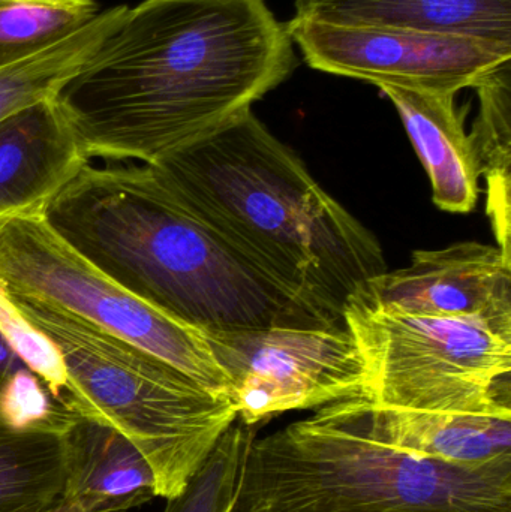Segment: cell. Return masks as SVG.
<instances>
[{
  "label": "cell",
  "mask_w": 511,
  "mask_h": 512,
  "mask_svg": "<svg viewBox=\"0 0 511 512\" xmlns=\"http://www.w3.org/2000/svg\"><path fill=\"white\" fill-rule=\"evenodd\" d=\"M344 324L366 370L365 397L389 408L511 415V331L408 315L348 298Z\"/></svg>",
  "instance_id": "8992f818"
},
{
  "label": "cell",
  "mask_w": 511,
  "mask_h": 512,
  "mask_svg": "<svg viewBox=\"0 0 511 512\" xmlns=\"http://www.w3.org/2000/svg\"><path fill=\"white\" fill-rule=\"evenodd\" d=\"M0 285L9 295L78 316L230 397V382L203 331L114 282L50 227L44 210L0 213Z\"/></svg>",
  "instance_id": "52a82bcc"
},
{
  "label": "cell",
  "mask_w": 511,
  "mask_h": 512,
  "mask_svg": "<svg viewBox=\"0 0 511 512\" xmlns=\"http://www.w3.org/2000/svg\"><path fill=\"white\" fill-rule=\"evenodd\" d=\"M26 2H68V0H26Z\"/></svg>",
  "instance_id": "d4e9b609"
},
{
  "label": "cell",
  "mask_w": 511,
  "mask_h": 512,
  "mask_svg": "<svg viewBox=\"0 0 511 512\" xmlns=\"http://www.w3.org/2000/svg\"><path fill=\"white\" fill-rule=\"evenodd\" d=\"M77 415L51 396L47 385L21 366L0 390V423L14 432L63 433Z\"/></svg>",
  "instance_id": "44dd1931"
},
{
  "label": "cell",
  "mask_w": 511,
  "mask_h": 512,
  "mask_svg": "<svg viewBox=\"0 0 511 512\" xmlns=\"http://www.w3.org/2000/svg\"><path fill=\"white\" fill-rule=\"evenodd\" d=\"M357 405L375 436L437 462L483 466L511 456V415L389 408L365 396Z\"/></svg>",
  "instance_id": "4fadbf2b"
},
{
  "label": "cell",
  "mask_w": 511,
  "mask_h": 512,
  "mask_svg": "<svg viewBox=\"0 0 511 512\" xmlns=\"http://www.w3.org/2000/svg\"><path fill=\"white\" fill-rule=\"evenodd\" d=\"M236 512H511V456L458 466L402 450L353 397L252 438Z\"/></svg>",
  "instance_id": "277c9868"
},
{
  "label": "cell",
  "mask_w": 511,
  "mask_h": 512,
  "mask_svg": "<svg viewBox=\"0 0 511 512\" xmlns=\"http://www.w3.org/2000/svg\"><path fill=\"white\" fill-rule=\"evenodd\" d=\"M89 162L56 99L0 120V213L44 210Z\"/></svg>",
  "instance_id": "8fae6325"
},
{
  "label": "cell",
  "mask_w": 511,
  "mask_h": 512,
  "mask_svg": "<svg viewBox=\"0 0 511 512\" xmlns=\"http://www.w3.org/2000/svg\"><path fill=\"white\" fill-rule=\"evenodd\" d=\"M62 433H20L0 423V512H35L63 492Z\"/></svg>",
  "instance_id": "ac0fdd59"
},
{
  "label": "cell",
  "mask_w": 511,
  "mask_h": 512,
  "mask_svg": "<svg viewBox=\"0 0 511 512\" xmlns=\"http://www.w3.org/2000/svg\"><path fill=\"white\" fill-rule=\"evenodd\" d=\"M351 297L393 312L474 319L511 331V259L498 246L476 242L417 251L408 267L372 277Z\"/></svg>",
  "instance_id": "30bf717a"
},
{
  "label": "cell",
  "mask_w": 511,
  "mask_h": 512,
  "mask_svg": "<svg viewBox=\"0 0 511 512\" xmlns=\"http://www.w3.org/2000/svg\"><path fill=\"white\" fill-rule=\"evenodd\" d=\"M287 29L312 69L377 87L456 95L511 62V44L473 36L297 17Z\"/></svg>",
  "instance_id": "9c48e42d"
},
{
  "label": "cell",
  "mask_w": 511,
  "mask_h": 512,
  "mask_svg": "<svg viewBox=\"0 0 511 512\" xmlns=\"http://www.w3.org/2000/svg\"><path fill=\"white\" fill-rule=\"evenodd\" d=\"M204 336L245 426L365 396V364L345 324L213 330Z\"/></svg>",
  "instance_id": "ba28073f"
},
{
  "label": "cell",
  "mask_w": 511,
  "mask_h": 512,
  "mask_svg": "<svg viewBox=\"0 0 511 512\" xmlns=\"http://www.w3.org/2000/svg\"><path fill=\"white\" fill-rule=\"evenodd\" d=\"M294 17L511 44V0H294Z\"/></svg>",
  "instance_id": "9a60e30c"
},
{
  "label": "cell",
  "mask_w": 511,
  "mask_h": 512,
  "mask_svg": "<svg viewBox=\"0 0 511 512\" xmlns=\"http://www.w3.org/2000/svg\"><path fill=\"white\" fill-rule=\"evenodd\" d=\"M63 498L128 512L156 498L143 454L117 430L77 417L62 433Z\"/></svg>",
  "instance_id": "5bb4252c"
},
{
  "label": "cell",
  "mask_w": 511,
  "mask_h": 512,
  "mask_svg": "<svg viewBox=\"0 0 511 512\" xmlns=\"http://www.w3.org/2000/svg\"><path fill=\"white\" fill-rule=\"evenodd\" d=\"M296 66L267 0H143L56 101L87 161L152 165L251 111Z\"/></svg>",
  "instance_id": "6da1fadb"
},
{
  "label": "cell",
  "mask_w": 511,
  "mask_h": 512,
  "mask_svg": "<svg viewBox=\"0 0 511 512\" xmlns=\"http://www.w3.org/2000/svg\"><path fill=\"white\" fill-rule=\"evenodd\" d=\"M128 6L99 12L77 32L44 51L0 68V120L45 99H56L102 42L122 23Z\"/></svg>",
  "instance_id": "2e32d148"
},
{
  "label": "cell",
  "mask_w": 511,
  "mask_h": 512,
  "mask_svg": "<svg viewBox=\"0 0 511 512\" xmlns=\"http://www.w3.org/2000/svg\"><path fill=\"white\" fill-rule=\"evenodd\" d=\"M44 216L126 291L203 333L344 325L261 273L192 213L152 165L90 161Z\"/></svg>",
  "instance_id": "7a4b0ae2"
},
{
  "label": "cell",
  "mask_w": 511,
  "mask_h": 512,
  "mask_svg": "<svg viewBox=\"0 0 511 512\" xmlns=\"http://www.w3.org/2000/svg\"><path fill=\"white\" fill-rule=\"evenodd\" d=\"M0 334L24 366L35 373L50 390L51 396L60 402L65 394V364L53 342L26 321L14 306L3 286L0 285Z\"/></svg>",
  "instance_id": "7402d4cb"
},
{
  "label": "cell",
  "mask_w": 511,
  "mask_h": 512,
  "mask_svg": "<svg viewBox=\"0 0 511 512\" xmlns=\"http://www.w3.org/2000/svg\"><path fill=\"white\" fill-rule=\"evenodd\" d=\"M21 366H24L23 361L12 352V349L9 348L8 343H6V340L3 339L2 334H0V390H2L6 381H8Z\"/></svg>",
  "instance_id": "603a6c76"
},
{
  "label": "cell",
  "mask_w": 511,
  "mask_h": 512,
  "mask_svg": "<svg viewBox=\"0 0 511 512\" xmlns=\"http://www.w3.org/2000/svg\"><path fill=\"white\" fill-rule=\"evenodd\" d=\"M474 89L479 114L470 138L480 177L488 185L486 213L500 251L511 259V68L510 62L483 78Z\"/></svg>",
  "instance_id": "e0dca14e"
},
{
  "label": "cell",
  "mask_w": 511,
  "mask_h": 512,
  "mask_svg": "<svg viewBox=\"0 0 511 512\" xmlns=\"http://www.w3.org/2000/svg\"><path fill=\"white\" fill-rule=\"evenodd\" d=\"M9 298L62 355L68 385L60 403L122 433L152 468L156 495H179L236 423L230 397L65 310Z\"/></svg>",
  "instance_id": "5b68a950"
},
{
  "label": "cell",
  "mask_w": 511,
  "mask_h": 512,
  "mask_svg": "<svg viewBox=\"0 0 511 512\" xmlns=\"http://www.w3.org/2000/svg\"><path fill=\"white\" fill-rule=\"evenodd\" d=\"M428 173L434 203L444 212L470 213L480 194V173L464 114L450 93L383 86Z\"/></svg>",
  "instance_id": "7c38bea8"
},
{
  "label": "cell",
  "mask_w": 511,
  "mask_h": 512,
  "mask_svg": "<svg viewBox=\"0 0 511 512\" xmlns=\"http://www.w3.org/2000/svg\"><path fill=\"white\" fill-rule=\"evenodd\" d=\"M173 194L261 273L330 321L387 271L380 242L251 111L152 164Z\"/></svg>",
  "instance_id": "3957f363"
},
{
  "label": "cell",
  "mask_w": 511,
  "mask_h": 512,
  "mask_svg": "<svg viewBox=\"0 0 511 512\" xmlns=\"http://www.w3.org/2000/svg\"><path fill=\"white\" fill-rule=\"evenodd\" d=\"M98 14L95 0H0V68L68 38Z\"/></svg>",
  "instance_id": "d6986e66"
},
{
  "label": "cell",
  "mask_w": 511,
  "mask_h": 512,
  "mask_svg": "<svg viewBox=\"0 0 511 512\" xmlns=\"http://www.w3.org/2000/svg\"><path fill=\"white\" fill-rule=\"evenodd\" d=\"M35 512H114L102 510V508L96 507V505L90 504L86 501H78V499H68L60 496L57 501L48 507L42 508V510Z\"/></svg>",
  "instance_id": "cb8c5ba5"
},
{
  "label": "cell",
  "mask_w": 511,
  "mask_h": 512,
  "mask_svg": "<svg viewBox=\"0 0 511 512\" xmlns=\"http://www.w3.org/2000/svg\"><path fill=\"white\" fill-rule=\"evenodd\" d=\"M252 438L254 432L236 421L185 489L168 499L164 512H236L243 460Z\"/></svg>",
  "instance_id": "ffe728a7"
}]
</instances>
